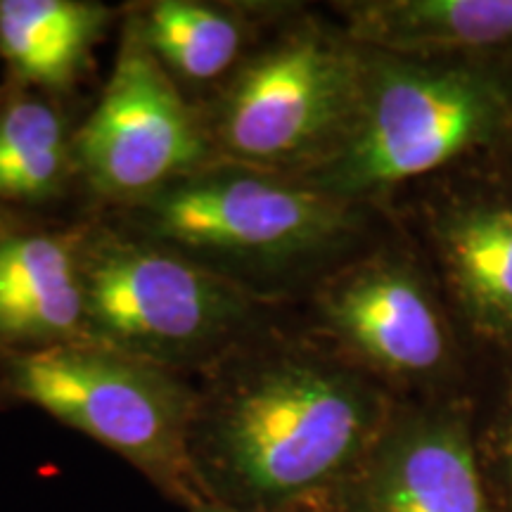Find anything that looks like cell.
Instances as JSON below:
<instances>
[{
  "mask_svg": "<svg viewBox=\"0 0 512 512\" xmlns=\"http://www.w3.org/2000/svg\"><path fill=\"white\" fill-rule=\"evenodd\" d=\"M430 240L463 318L479 335L512 344V192H456L432 211Z\"/></svg>",
  "mask_w": 512,
  "mask_h": 512,
  "instance_id": "obj_11",
  "label": "cell"
},
{
  "mask_svg": "<svg viewBox=\"0 0 512 512\" xmlns=\"http://www.w3.org/2000/svg\"><path fill=\"white\" fill-rule=\"evenodd\" d=\"M216 164L202 110L164 72L128 15L95 110L72 136V166L102 200L131 207Z\"/></svg>",
  "mask_w": 512,
  "mask_h": 512,
  "instance_id": "obj_7",
  "label": "cell"
},
{
  "mask_svg": "<svg viewBox=\"0 0 512 512\" xmlns=\"http://www.w3.org/2000/svg\"><path fill=\"white\" fill-rule=\"evenodd\" d=\"M121 219L261 297L349 247L363 214L299 178L216 162L121 209Z\"/></svg>",
  "mask_w": 512,
  "mask_h": 512,
  "instance_id": "obj_3",
  "label": "cell"
},
{
  "mask_svg": "<svg viewBox=\"0 0 512 512\" xmlns=\"http://www.w3.org/2000/svg\"><path fill=\"white\" fill-rule=\"evenodd\" d=\"M72 166V138L43 93L15 88L0 102V207L60 195Z\"/></svg>",
  "mask_w": 512,
  "mask_h": 512,
  "instance_id": "obj_15",
  "label": "cell"
},
{
  "mask_svg": "<svg viewBox=\"0 0 512 512\" xmlns=\"http://www.w3.org/2000/svg\"><path fill=\"white\" fill-rule=\"evenodd\" d=\"M332 512H494L467 422L444 408L392 411L330 498Z\"/></svg>",
  "mask_w": 512,
  "mask_h": 512,
  "instance_id": "obj_9",
  "label": "cell"
},
{
  "mask_svg": "<svg viewBox=\"0 0 512 512\" xmlns=\"http://www.w3.org/2000/svg\"><path fill=\"white\" fill-rule=\"evenodd\" d=\"M510 143H512V138H510Z\"/></svg>",
  "mask_w": 512,
  "mask_h": 512,
  "instance_id": "obj_21",
  "label": "cell"
},
{
  "mask_svg": "<svg viewBox=\"0 0 512 512\" xmlns=\"http://www.w3.org/2000/svg\"><path fill=\"white\" fill-rule=\"evenodd\" d=\"M0 377L10 401L110 448L162 494L181 505L200 498L188 458L197 389L181 373L83 339L0 354Z\"/></svg>",
  "mask_w": 512,
  "mask_h": 512,
  "instance_id": "obj_6",
  "label": "cell"
},
{
  "mask_svg": "<svg viewBox=\"0 0 512 512\" xmlns=\"http://www.w3.org/2000/svg\"><path fill=\"white\" fill-rule=\"evenodd\" d=\"M318 318L351 366L396 384H425L448 370L451 328L413 261L382 252L339 268L318 290Z\"/></svg>",
  "mask_w": 512,
  "mask_h": 512,
  "instance_id": "obj_8",
  "label": "cell"
},
{
  "mask_svg": "<svg viewBox=\"0 0 512 512\" xmlns=\"http://www.w3.org/2000/svg\"><path fill=\"white\" fill-rule=\"evenodd\" d=\"M86 337L159 368L211 370L252 342L261 297L124 226L81 230Z\"/></svg>",
  "mask_w": 512,
  "mask_h": 512,
  "instance_id": "obj_4",
  "label": "cell"
},
{
  "mask_svg": "<svg viewBox=\"0 0 512 512\" xmlns=\"http://www.w3.org/2000/svg\"><path fill=\"white\" fill-rule=\"evenodd\" d=\"M3 403H10V399H8V392H5L3 377H0V406H3Z\"/></svg>",
  "mask_w": 512,
  "mask_h": 512,
  "instance_id": "obj_19",
  "label": "cell"
},
{
  "mask_svg": "<svg viewBox=\"0 0 512 512\" xmlns=\"http://www.w3.org/2000/svg\"><path fill=\"white\" fill-rule=\"evenodd\" d=\"M366 50L318 19H292L256 43L204 114L216 162L304 178L354 121Z\"/></svg>",
  "mask_w": 512,
  "mask_h": 512,
  "instance_id": "obj_5",
  "label": "cell"
},
{
  "mask_svg": "<svg viewBox=\"0 0 512 512\" xmlns=\"http://www.w3.org/2000/svg\"><path fill=\"white\" fill-rule=\"evenodd\" d=\"M366 50L347 136L299 181L361 204L512 138L508 64L418 60Z\"/></svg>",
  "mask_w": 512,
  "mask_h": 512,
  "instance_id": "obj_2",
  "label": "cell"
},
{
  "mask_svg": "<svg viewBox=\"0 0 512 512\" xmlns=\"http://www.w3.org/2000/svg\"><path fill=\"white\" fill-rule=\"evenodd\" d=\"M112 15L93 0H0V57L15 88L72 91L91 69Z\"/></svg>",
  "mask_w": 512,
  "mask_h": 512,
  "instance_id": "obj_13",
  "label": "cell"
},
{
  "mask_svg": "<svg viewBox=\"0 0 512 512\" xmlns=\"http://www.w3.org/2000/svg\"><path fill=\"white\" fill-rule=\"evenodd\" d=\"M259 8L202 0H155L131 10L143 43L164 72L185 88H214V93L252 53Z\"/></svg>",
  "mask_w": 512,
  "mask_h": 512,
  "instance_id": "obj_14",
  "label": "cell"
},
{
  "mask_svg": "<svg viewBox=\"0 0 512 512\" xmlns=\"http://www.w3.org/2000/svg\"><path fill=\"white\" fill-rule=\"evenodd\" d=\"M0 102H3V95H0Z\"/></svg>",
  "mask_w": 512,
  "mask_h": 512,
  "instance_id": "obj_20",
  "label": "cell"
},
{
  "mask_svg": "<svg viewBox=\"0 0 512 512\" xmlns=\"http://www.w3.org/2000/svg\"><path fill=\"white\" fill-rule=\"evenodd\" d=\"M392 411L347 358L252 339L197 389L188 439L197 494L256 512L328 503Z\"/></svg>",
  "mask_w": 512,
  "mask_h": 512,
  "instance_id": "obj_1",
  "label": "cell"
},
{
  "mask_svg": "<svg viewBox=\"0 0 512 512\" xmlns=\"http://www.w3.org/2000/svg\"><path fill=\"white\" fill-rule=\"evenodd\" d=\"M337 12L344 34L368 50L496 64L512 57V0H358Z\"/></svg>",
  "mask_w": 512,
  "mask_h": 512,
  "instance_id": "obj_12",
  "label": "cell"
},
{
  "mask_svg": "<svg viewBox=\"0 0 512 512\" xmlns=\"http://www.w3.org/2000/svg\"><path fill=\"white\" fill-rule=\"evenodd\" d=\"M190 512H256V510H238L230 508V505L216 503V501H207V498H195L185 505ZM266 512H332L330 501L320 503V505H302V508H290V510H266Z\"/></svg>",
  "mask_w": 512,
  "mask_h": 512,
  "instance_id": "obj_17",
  "label": "cell"
},
{
  "mask_svg": "<svg viewBox=\"0 0 512 512\" xmlns=\"http://www.w3.org/2000/svg\"><path fill=\"white\" fill-rule=\"evenodd\" d=\"M81 230L17 223L0 238V354L88 339Z\"/></svg>",
  "mask_w": 512,
  "mask_h": 512,
  "instance_id": "obj_10",
  "label": "cell"
},
{
  "mask_svg": "<svg viewBox=\"0 0 512 512\" xmlns=\"http://www.w3.org/2000/svg\"><path fill=\"white\" fill-rule=\"evenodd\" d=\"M15 226H17V221L12 219V216H10V211L0 207V238H3V235L8 233V230L15 228Z\"/></svg>",
  "mask_w": 512,
  "mask_h": 512,
  "instance_id": "obj_18",
  "label": "cell"
},
{
  "mask_svg": "<svg viewBox=\"0 0 512 512\" xmlns=\"http://www.w3.org/2000/svg\"><path fill=\"white\" fill-rule=\"evenodd\" d=\"M479 458H482L484 475L486 472L494 475L498 491L512 510V396L498 413L484 446V456L479 453Z\"/></svg>",
  "mask_w": 512,
  "mask_h": 512,
  "instance_id": "obj_16",
  "label": "cell"
}]
</instances>
